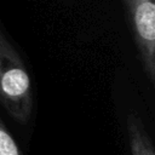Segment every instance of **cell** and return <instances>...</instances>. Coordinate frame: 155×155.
Listing matches in <instances>:
<instances>
[{"instance_id":"6da1fadb","label":"cell","mask_w":155,"mask_h":155,"mask_svg":"<svg viewBox=\"0 0 155 155\" xmlns=\"http://www.w3.org/2000/svg\"><path fill=\"white\" fill-rule=\"evenodd\" d=\"M0 103L17 122L27 124L33 111V82L19 53L0 29Z\"/></svg>"},{"instance_id":"7a4b0ae2","label":"cell","mask_w":155,"mask_h":155,"mask_svg":"<svg viewBox=\"0 0 155 155\" xmlns=\"http://www.w3.org/2000/svg\"><path fill=\"white\" fill-rule=\"evenodd\" d=\"M148 80L155 82V0H124Z\"/></svg>"},{"instance_id":"3957f363","label":"cell","mask_w":155,"mask_h":155,"mask_svg":"<svg viewBox=\"0 0 155 155\" xmlns=\"http://www.w3.org/2000/svg\"><path fill=\"white\" fill-rule=\"evenodd\" d=\"M126 125L131 155H155L151 139L140 119L136 114H130Z\"/></svg>"},{"instance_id":"277c9868","label":"cell","mask_w":155,"mask_h":155,"mask_svg":"<svg viewBox=\"0 0 155 155\" xmlns=\"http://www.w3.org/2000/svg\"><path fill=\"white\" fill-rule=\"evenodd\" d=\"M0 155H23L16 139L0 119Z\"/></svg>"}]
</instances>
